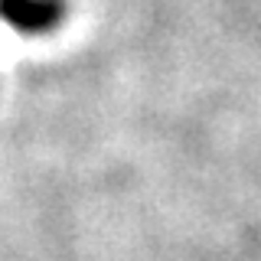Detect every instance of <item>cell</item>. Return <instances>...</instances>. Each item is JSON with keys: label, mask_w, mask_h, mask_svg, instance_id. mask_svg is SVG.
I'll return each instance as SVG.
<instances>
[{"label": "cell", "mask_w": 261, "mask_h": 261, "mask_svg": "<svg viewBox=\"0 0 261 261\" xmlns=\"http://www.w3.org/2000/svg\"><path fill=\"white\" fill-rule=\"evenodd\" d=\"M4 10L16 27H39V23L49 16V7L36 4V0H7Z\"/></svg>", "instance_id": "cell-1"}]
</instances>
